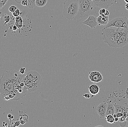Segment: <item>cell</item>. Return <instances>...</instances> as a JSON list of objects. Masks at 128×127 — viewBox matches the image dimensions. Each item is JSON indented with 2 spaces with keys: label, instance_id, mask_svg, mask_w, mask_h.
<instances>
[{
  "label": "cell",
  "instance_id": "6da1fadb",
  "mask_svg": "<svg viewBox=\"0 0 128 127\" xmlns=\"http://www.w3.org/2000/svg\"><path fill=\"white\" fill-rule=\"evenodd\" d=\"M25 75L16 70L3 72L0 79V97L6 101H12L25 96L28 91L20 86Z\"/></svg>",
  "mask_w": 128,
  "mask_h": 127
},
{
  "label": "cell",
  "instance_id": "7a4b0ae2",
  "mask_svg": "<svg viewBox=\"0 0 128 127\" xmlns=\"http://www.w3.org/2000/svg\"><path fill=\"white\" fill-rule=\"evenodd\" d=\"M79 3V10L74 20L80 22L89 15L95 16L97 11L100 9L94 5L92 1L91 0H78Z\"/></svg>",
  "mask_w": 128,
  "mask_h": 127
},
{
  "label": "cell",
  "instance_id": "3957f363",
  "mask_svg": "<svg viewBox=\"0 0 128 127\" xmlns=\"http://www.w3.org/2000/svg\"><path fill=\"white\" fill-rule=\"evenodd\" d=\"M42 78L38 72L35 71H28L23 79L24 83V88L30 93L37 90L42 84Z\"/></svg>",
  "mask_w": 128,
  "mask_h": 127
},
{
  "label": "cell",
  "instance_id": "277c9868",
  "mask_svg": "<svg viewBox=\"0 0 128 127\" xmlns=\"http://www.w3.org/2000/svg\"><path fill=\"white\" fill-rule=\"evenodd\" d=\"M124 28L110 27L102 29L104 43L110 47L116 48L118 42Z\"/></svg>",
  "mask_w": 128,
  "mask_h": 127
},
{
  "label": "cell",
  "instance_id": "5b68a950",
  "mask_svg": "<svg viewBox=\"0 0 128 127\" xmlns=\"http://www.w3.org/2000/svg\"><path fill=\"white\" fill-rule=\"evenodd\" d=\"M79 3L78 0H66L64 3L63 14L68 20H74L79 10Z\"/></svg>",
  "mask_w": 128,
  "mask_h": 127
},
{
  "label": "cell",
  "instance_id": "8992f818",
  "mask_svg": "<svg viewBox=\"0 0 128 127\" xmlns=\"http://www.w3.org/2000/svg\"><path fill=\"white\" fill-rule=\"evenodd\" d=\"M128 18L126 16L118 17L108 22L104 28L110 27L128 29Z\"/></svg>",
  "mask_w": 128,
  "mask_h": 127
},
{
  "label": "cell",
  "instance_id": "52a82bcc",
  "mask_svg": "<svg viewBox=\"0 0 128 127\" xmlns=\"http://www.w3.org/2000/svg\"><path fill=\"white\" fill-rule=\"evenodd\" d=\"M94 5L96 7L100 9H107L112 6L114 0H94L92 1Z\"/></svg>",
  "mask_w": 128,
  "mask_h": 127
},
{
  "label": "cell",
  "instance_id": "ba28073f",
  "mask_svg": "<svg viewBox=\"0 0 128 127\" xmlns=\"http://www.w3.org/2000/svg\"><path fill=\"white\" fill-rule=\"evenodd\" d=\"M128 43V29L124 28L117 44L116 48H121Z\"/></svg>",
  "mask_w": 128,
  "mask_h": 127
},
{
  "label": "cell",
  "instance_id": "9c48e42d",
  "mask_svg": "<svg viewBox=\"0 0 128 127\" xmlns=\"http://www.w3.org/2000/svg\"><path fill=\"white\" fill-rule=\"evenodd\" d=\"M97 17L94 15H90L88 18L84 21L82 23L83 24L89 26L92 29L95 28L98 25L97 21Z\"/></svg>",
  "mask_w": 128,
  "mask_h": 127
},
{
  "label": "cell",
  "instance_id": "30bf717a",
  "mask_svg": "<svg viewBox=\"0 0 128 127\" xmlns=\"http://www.w3.org/2000/svg\"><path fill=\"white\" fill-rule=\"evenodd\" d=\"M108 103L105 102L100 103L96 108L98 114L101 118H105L106 116Z\"/></svg>",
  "mask_w": 128,
  "mask_h": 127
},
{
  "label": "cell",
  "instance_id": "8fae6325",
  "mask_svg": "<svg viewBox=\"0 0 128 127\" xmlns=\"http://www.w3.org/2000/svg\"><path fill=\"white\" fill-rule=\"evenodd\" d=\"M89 78L91 81L96 83L101 81L103 79V76L99 71H92L89 73Z\"/></svg>",
  "mask_w": 128,
  "mask_h": 127
},
{
  "label": "cell",
  "instance_id": "7c38bea8",
  "mask_svg": "<svg viewBox=\"0 0 128 127\" xmlns=\"http://www.w3.org/2000/svg\"><path fill=\"white\" fill-rule=\"evenodd\" d=\"M97 21L98 25L106 26L108 22L109 18L108 17L105 16L104 15H100L97 17Z\"/></svg>",
  "mask_w": 128,
  "mask_h": 127
},
{
  "label": "cell",
  "instance_id": "4fadbf2b",
  "mask_svg": "<svg viewBox=\"0 0 128 127\" xmlns=\"http://www.w3.org/2000/svg\"><path fill=\"white\" fill-rule=\"evenodd\" d=\"M88 89L90 93L92 95L96 96L99 94L100 88L97 85L93 84L90 86Z\"/></svg>",
  "mask_w": 128,
  "mask_h": 127
},
{
  "label": "cell",
  "instance_id": "5bb4252c",
  "mask_svg": "<svg viewBox=\"0 0 128 127\" xmlns=\"http://www.w3.org/2000/svg\"><path fill=\"white\" fill-rule=\"evenodd\" d=\"M115 113H116L115 107L112 102H110L108 104L106 116L108 115H113Z\"/></svg>",
  "mask_w": 128,
  "mask_h": 127
},
{
  "label": "cell",
  "instance_id": "9a60e30c",
  "mask_svg": "<svg viewBox=\"0 0 128 127\" xmlns=\"http://www.w3.org/2000/svg\"><path fill=\"white\" fill-rule=\"evenodd\" d=\"M15 25L19 29V32L20 33V29L23 26V20L21 17L19 16L16 17Z\"/></svg>",
  "mask_w": 128,
  "mask_h": 127
},
{
  "label": "cell",
  "instance_id": "2e32d148",
  "mask_svg": "<svg viewBox=\"0 0 128 127\" xmlns=\"http://www.w3.org/2000/svg\"><path fill=\"white\" fill-rule=\"evenodd\" d=\"M48 0H35L36 6L38 7H43L46 5Z\"/></svg>",
  "mask_w": 128,
  "mask_h": 127
},
{
  "label": "cell",
  "instance_id": "e0dca14e",
  "mask_svg": "<svg viewBox=\"0 0 128 127\" xmlns=\"http://www.w3.org/2000/svg\"><path fill=\"white\" fill-rule=\"evenodd\" d=\"M105 118L107 120V122L110 123H113L115 122L114 118L113 115H108L106 116Z\"/></svg>",
  "mask_w": 128,
  "mask_h": 127
},
{
  "label": "cell",
  "instance_id": "ac0fdd59",
  "mask_svg": "<svg viewBox=\"0 0 128 127\" xmlns=\"http://www.w3.org/2000/svg\"><path fill=\"white\" fill-rule=\"evenodd\" d=\"M28 6L27 7L30 9H33L36 6L35 0H27Z\"/></svg>",
  "mask_w": 128,
  "mask_h": 127
},
{
  "label": "cell",
  "instance_id": "d6986e66",
  "mask_svg": "<svg viewBox=\"0 0 128 127\" xmlns=\"http://www.w3.org/2000/svg\"><path fill=\"white\" fill-rule=\"evenodd\" d=\"M8 0H0V10L3 8Z\"/></svg>",
  "mask_w": 128,
  "mask_h": 127
},
{
  "label": "cell",
  "instance_id": "ffe728a7",
  "mask_svg": "<svg viewBox=\"0 0 128 127\" xmlns=\"http://www.w3.org/2000/svg\"><path fill=\"white\" fill-rule=\"evenodd\" d=\"M4 20L5 23L4 24V25H5L8 24L9 22L10 21V17L8 15H6V14H5L4 15Z\"/></svg>",
  "mask_w": 128,
  "mask_h": 127
},
{
  "label": "cell",
  "instance_id": "44dd1931",
  "mask_svg": "<svg viewBox=\"0 0 128 127\" xmlns=\"http://www.w3.org/2000/svg\"><path fill=\"white\" fill-rule=\"evenodd\" d=\"M20 10L17 9L16 11L12 13V15L14 17H16L20 16Z\"/></svg>",
  "mask_w": 128,
  "mask_h": 127
},
{
  "label": "cell",
  "instance_id": "7402d4cb",
  "mask_svg": "<svg viewBox=\"0 0 128 127\" xmlns=\"http://www.w3.org/2000/svg\"><path fill=\"white\" fill-rule=\"evenodd\" d=\"M17 9V8L16 6H10L9 8V11L12 14L16 11Z\"/></svg>",
  "mask_w": 128,
  "mask_h": 127
},
{
  "label": "cell",
  "instance_id": "603a6c76",
  "mask_svg": "<svg viewBox=\"0 0 128 127\" xmlns=\"http://www.w3.org/2000/svg\"><path fill=\"white\" fill-rule=\"evenodd\" d=\"M106 9H105L102 8L100 9L99 12V14L100 15H102L103 16L104 14L106 12Z\"/></svg>",
  "mask_w": 128,
  "mask_h": 127
},
{
  "label": "cell",
  "instance_id": "cb8c5ba5",
  "mask_svg": "<svg viewBox=\"0 0 128 127\" xmlns=\"http://www.w3.org/2000/svg\"><path fill=\"white\" fill-rule=\"evenodd\" d=\"M21 4L24 6H28V1L27 0H22Z\"/></svg>",
  "mask_w": 128,
  "mask_h": 127
},
{
  "label": "cell",
  "instance_id": "d4e9b609",
  "mask_svg": "<svg viewBox=\"0 0 128 127\" xmlns=\"http://www.w3.org/2000/svg\"><path fill=\"white\" fill-rule=\"evenodd\" d=\"M25 70L26 68H25V67L21 68V69H20L19 72L20 74H24L26 73Z\"/></svg>",
  "mask_w": 128,
  "mask_h": 127
},
{
  "label": "cell",
  "instance_id": "484cf974",
  "mask_svg": "<svg viewBox=\"0 0 128 127\" xmlns=\"http://www.w3.org/2000/svg\"><path fill=\"white\" fill-rule=\"evenodd\" d=\"M116 117L118 118H120V117H122V116H124V114L122 112H118V113H116Z\"/></svg>",
  "mask_w": 128,
  "mask_h": 127
},
{
  "label": "cell",
  "instance_id": "4316f807",
  "mask_svg": "<svg viewBox=\"0 0 128 127\" xmlns=\"http://www.w3.org/2000/svg\"><path fill=\"white\" fill-rule=\"evenodd\" d=\"M20 121H16V122H15L14 123L13 125V127H17L18 126H20Z\"/></svg>",
  "mask_w": 128,
  "mask_h": 127
},
{
  "label": "cell",
  "instance_id": "83f0119b",
  "mask_svg": "<svg viewBox=\"0 0 128 127\" xmlns=\"http://www.w3.org/2000/svg\"><path fill=\"white\" fill-rule=\"evenodd\" d=\"M12 28H11V30H12V31H16L17 30L18 27H17L16 26V25H14L12 26Z\"/></svg>",
  "mask_w": 128,
  "mask_h": 127
},
{
  "label": "cell",
  "instance_id": "f1b7e54d",
  "mask_svg": "<svg viewBox=\"0 0 128 127\" xmlns=\"http://www.w3.org/2000/svg\"><path fill=\"white\" fill-rule=\"evenodd\" d=\"M83 96L86 99H89L91 97L90 94H88H88H84L83 95Z\"/></svg>",
  "mask_w": 128,
  "mask_h": 127
},
{
  "label": "cell",
  "instance_id": "f546056e",
  "mask_svg": "<svg viewBox=\"0 0 128 127\" xmlns=\"http://www.w3.org/2000/svg\"><path fill=\"white\" fill-rule=\"evenodd\" d=\"M8 118L9 119H14V116L11 114H8Z\"/></svg>",
  "mask_w": 128,
  "mask_h": 127
},
{
  "label": "cell",
  "instance_id": "4dcf8cb0",
  "mask_svg": "<svg viewBox=\"0 0 128 127\" xmlns=\"http://www.w3.org/2000/svg\"><path fill=\"white\" fill-rule=\"evenodd\" d=\"M109 12L108 10H107L106 9V12L105 13L104 16H105L106 17H108L109 16Z\"/></svg>",
  "mask_w": 128,
  "mask_h": 127
},
{
  "label": "cell",
  "instance_id": "1f68e13d",
  "mask_svg": "<svg viewBox=\"0 0 128 127\" xmlns=\"http://www.w3.org/2000/svg\"><path fill=\"white\" fill-rule=\"evenodd\" d=\"M126 97L128 100V87L126 88Z\"/></svg>",
  "mask_w": 128,
  "mask_h": 127
},
{
  "label": "cell",
  "instance_id": "d6a6232c",
  "mask_svg": "<svg viewBox=\"0 0 128 127\" xmlns=\"http://www.w3.org/2000/svg\"><path fill=\"white\" fill-rule=\"evenodd\" d=\"M16 3L18 4H21V2L22 0H15Z\"/></svg>",
  "mask_w": 128,
  "mask_h": 127
},
{
  "label": "cell",
  "instance_id": "836d02e7",
  "mask_svg": "<svg viewBox=\"0 0 128 127\" xmlns=\"http://www.w3.org/2000/svg\"><path fill=\"white\" fill-rule=\"evenodd\" d=\"M114 119H115V122H118V120H119V118H118V117H116V118H114Z\"/></svg>",
  "mask_w": 128,
  "mask_h": 127
},
{
  "label": "cell",
  "instance_id": "e575fe53",
  "mask_svg": "<svg viewBox=\"0 0 128 127\" xmlns=\"http://www.w3.org/2000/svg\"><path fill=\"white\" fill-rule=\"evenodd\" d=\"M125 7L126 9L128 10V3H127L126 5H125Z\"/></svg>",
  "mask_w": 128,
  "mask_h": 127
},
{
  "label": "cell",
  "instance_id": "d590c367",
  "mask_svg": "<svg viewBox=\"0 0 128 127\" xmlns=\"http://www.w3.org/2000/svg\"><path fill=\"white\" fill-rule=\"evenodd\" d=\"M113 116L114 117V118L116 117V113H115V114H114L113 115Z\"/></svg>",
  "mask_w": 128,
  "mask_h": 127
},
{
  "label": "cell",
  "instance_id": "8d00e7d4",
  "mask_svg": "<svg viewBox=\"0 0 128 127\" xmlns=\"http://www.w3.org/2000/svg\"><path fill=\"white\" fill-rule=\"evenodd\" d=\"M124 1L125 2H126V3H128V0H124Z\"/></svg>",
  "mask_w": 128,
  "mask_h": 127
},
{
  "label": "cell",
  "instance_id": "74e56055",
  "mask_svg": "<svg viewBox=\"0 0 128 127\" xmlns=\"http://www.w3.org/2000/svg\"><path fill=\"white\" fill-rule=\"evenodd\" d=\"M91 1H93L94 0H91Z\"/></svg>",
  "mask_w": 128,
  "mask_h": 127
},
{
  "label": "cell",
  "instance_id": "f35d334b",
  "mask_svg": "<svg viewBox=\"0 0 128 127\" xmlns=\"http://www.w3.org/2000/svg\"><path fill=\"white\" fill-rule=\"evenodd\" d=\"M127 127H128V126H127Z\"/></svg>",
  "mask_w": 128,
  "mask_h": 127
},
{
  "label": "cell",
  "instance_id": "ab89813d",
  "mask_svg": "<svg viewBox=\"0 0 128 127\" xmlns=\"http://www.w3.org/2000/svg\"></svg>",
  "mask_w": 128,
  "mask_h": 127
}]
</instances>
